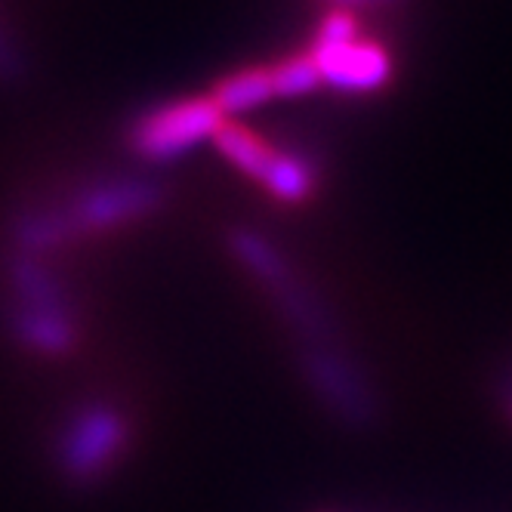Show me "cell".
I'll return each instance as SVG.
<instances>
[{"label": "cell", "instance_id": "cell-5", "mask_svg": "<svg viewBox=\"0 0 512 512\" xmlns=\"http://www.w3.org/2000/svg\"><path fill=\"white\" fill-rule=\"evenodd\" d=\"M300 368L318 401L349 429H371L380 401L364 374L340 352V346H303Z\"/></svg>", "mask_w": 512, "mask_h": 512}, {"label": "cell", "instance_id": "cell-13", "mask_svg": "<svg viewBox=\"0 0 512 512\" xmlns=\"http://www.w3.org/2000/svg\"><path fill=\"white\" fill-rule=\"evenodd\" d=\"M506 405H509V411H512V383H509V395H506Z\"/></svg>", "mask_w": 512, "mask_h": 512}, {"label": "cell", "instance_id": "cell-7", "mask_svg": "<svg viewBox=\"0 0 512 512\" xmlns=\"http://www.w3.org/2000/svg\"><path fill=\"white\" fill-rule=\"evenodd\" d=\"M263 287L269 290L278 315L287 321L290 331L303 340V346H337V324L331 309L324 306L318 290L297 272L294 263Z\"/></svg>", "mask_w": 512, "mask_h": 512}, {"label": "cell", "instance_id": "cell-6", "mask_svg": "<svg viewBox=\"0 0 512 512\" xmlns=\"http://www.w3.org/2000/svg\"><path fill=\"white\" fill-rule=\"evenodd\" d=\"M130 426L112 405H87L59 438V466L68 482L93 485L127 448Z\"/></svg>", "mask_w": 512, "mask_h": 512}, {"label": "cell", "instance_id": "cell-12", "mask_svg": "<svg viewBox=\"0 0 512 512\" xmlns=\"http://www.w3.org/2000/svg\"><path fill=\"white\" fill-rule=\"evenodd\" d=\"M22 75V59L13 44L0 34V81H16Z\"/></svg>", "mask_w": 512, "mask_h": 512}, {"label": "cell", "instance_id": "cell-9", "mask_svg": "<svg viewBox=\"0 0 512 512\" xmlns=\"http://www.w3.org/2000/svg\"><path fill=\"white\" fill-rule=\"evenodd\" d=\"M207 96L216 102V108L229 121H238V115L256 112V108H263L275 99L272 68H269V62L238 65V68L226 71V75L210 87Z\"/></svg>", "mask_w": 512, "mask_h": 512}, {"label": "cell", "instance_id": "cell-10", "mask_svg": "<svg viewBox=\"0 0 512 512\" xmlns=\"http://www.w3.org/2000/svg\"><path fill=\"white\" fill-rule=\"evenodd\" d=\"M269 68H272L275 99H297V96H306V93L321 87L318 65H315L309 50L278 56V59L269 62Z\"/></svg>", "mask_w": 512, "mask_h": 512}, {"label": "cell", "instance_id": "cell-8", "mask_svg": "<svg viewBox=\"0 0 512 512\" xmlns=\"http://www.w3.org/2000/svg\"><path fill=\"white\" fill-rule=\"evenodd\" d=\"M16 337L41 355H68L78 343V324L71 315V303L65 306H16L13 315Z\"/></svg>", "mask_w": 512, "mask_h": 512}, {"label": "cell", "instance_id": "cell-4", "mask_svg": "<svg viewBox=\"0 0 512 512\" xmlns=\"http://www.w3.org/2000/svg\"><path fill=\"white\" fill-rule=\"evenodd\" d=\"M229 121L216 108V102L204 96H176L158 105L142 108L127 124V149L142 161H176L195 152L201 142H210L216 130Z\"/></svg>", "mask_w": 512, "mask_h": 512}, {"label": "cell", "instance_id": "cell-3", "mask_svg": "<svg viewBox=\"0 0 512 512\" xmlns=\"http://www.w3.org/2000/svg\"><path fill=\"white\" fill-rule=\"evenodd\" d=\"M210 142L241 176L256 182L281 204H303L318 192L321 164L303 149L275 145L269 136L250 130L241 121H223Z\"/></svg>", "mask_w": 512, "mask_h": 512}, {"label": "cell", "instance_id": "cell-2", "mask_svg": "<svg viewBox=\"0 0 512 512\" xmlns=\"http://www.w3.org/2000/svg\"><path fill=\"white\" fill-rule=\"evenodd\" d=\"M306 50L318 65L321 87L364 96L392 84L395 62L389 47L383 41L368 38L355 13L327 10L318 19Z\"/></svg>", "mask_w": 512, "mask_h": 512}, {"label": "cell", "instance_id": "cell-11", "mask_svg": "<svg viewBox=\"0 0 512 512\" xmlns=\"http://www.w3.org/2000/svg\"><path fill=\"white\" fill-rule=\"evenodd\" d=\"M331 10H343V13H386V10H398L408 7L411 0H321Z\"/></svg>", "mask_w": 512, "mask_h": 512}, {"label": "cell", "instance_id": "cell-1", "mask_svg": "<svg viewBox=\"0 0 512 512\" xmlns=\"http://www.w3.org/2000/svg\"><path fill=\"white\" fill-rule=\"evenodd\" d=\"M167 189L145 176L99 179L53 207L28 210L16 219L13 241L19 253L44 256L78 238L115 232L164 207Z\"/></svg>", "mask_w": 512, "mask_h": 512}]
</instances>
